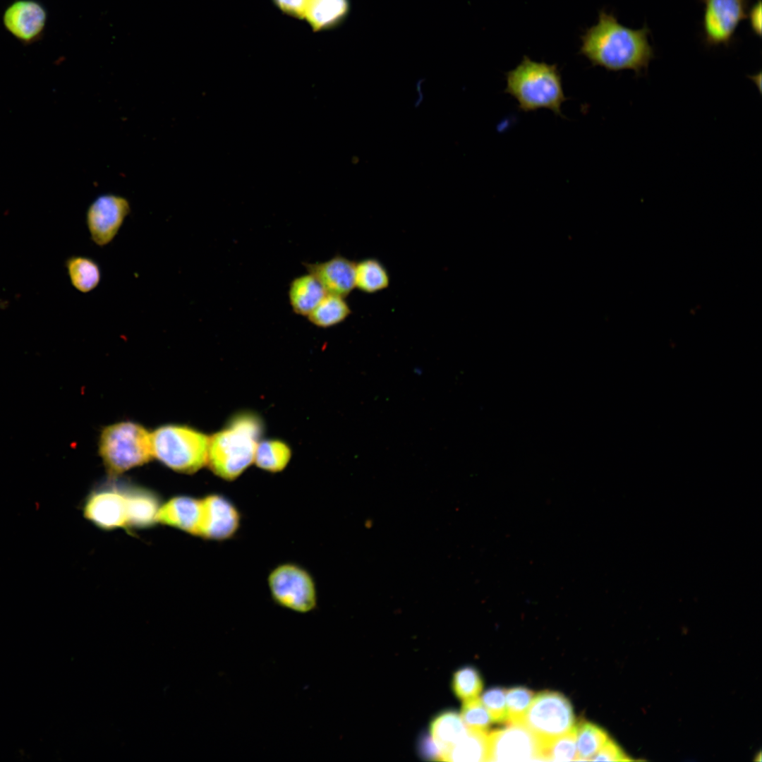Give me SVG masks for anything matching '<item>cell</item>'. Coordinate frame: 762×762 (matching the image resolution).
<instances>
[{
    "label": "cell",
    "instance_id": "cell-1",
    "mask_svg": "<svg viewBox=\"0 0 762 762\" xmlns=\"http://www.w3.org/2000/svg\"><path fill=\"white\" fill-rule=\"evenodd\" d=\"M650 32L646 24L633 30L619 23L613 13L601 10L597 23L581 37L580 54L594 66L612 71L633 70L639 75L654 58Z\"/></svg>",
    "mask_w": 762,
    "mask_h": 762
},
{
    "label": "cell",
    "instance_id": "cell-2",
    "mask_svg": "<svg viewBox=\"0 0 762 762\" xmlns=\"http://www.w3.org/2000/svg\"><path fill=\"white\" fill-rule=\"evenodd\" d=\"M263 429L258 416L243 412L209 437L207 464L214 474L227 481L237 479L253 463Z\"/></svg>",
    "mask_w": 762,
    "mask_h": 762
},
{
    "label": "cell",
    "instance_id": "cell-3",
    "mask_svg": "<svg viewBox=\"0 0 762 762\" xmlns=\"http://www.w3.org/2000/svg\"><path fill=\"white\" fill-rule=\"evenodd\" d=\"M506 81L504 92L516 99L521 111L547 109L564 117L561 107L568 98L556 64L533 61L524 56L514 68L506 73Z\"/></svg>",
    "mask_w": 762,
    "mask_h": 762
},
{
    "label": "cell",
    "instance_id": "cell-4",
    "mask_svg": "<svg viewBox=\"0 0 762 762\" xmlns=\"http://www.w3.org/2000/svg\"><path fill=\"white\" fill-rule=\"evenodd\" d=\"M153 457L169 468L193 473L207 461L209 437L182 425H164L151 434Z\"/></svg>",
    "mask_w": 762,
    "mask_h": 762
},
{
    "label": "cell",
    "instance_id": "cell-5",
    "mask_svg": "<svg viewBox=\"0 0 762 762\" xmlns=\"http://www.w3.org/2000/svg\"><path fill=\"white\" fill-rule=\"evenodd\" d=\"M99 452L109 474L115 477L150 461L151 434L131 421L110 425L102 431Z\"/></svg>",
    "mask_w": 762,
    "mask_h": 762
},
{
    "label": "cell",
    "instance_id": "cell-6",
    "mask_svg": "<svg viewBox=\"0 0 762 762\" xmlns=\"http://www.w3.org/2000/svg\"><path fill=\"white\" fill-rule=\"evenodd\" d=\"M267 586L274 603L299 614H308L318 605V591L310 572L294 562L277 565L268 574Z\"/></svg>",
    "mask_w": 762,
    "mask_h": 762
},
{
    "label": "cell",
    "instance_id": "cell-7",
    "mask_svg": "<svg viewBox=\"0 0 762 762\" xmlns=\"http://www.w3.org/2000/svg\"><path fill=\"white\" fill-rule=\"evenodd\" d=\"M541 742L563 735L576 725L572 706L562 694L545 691L534 696L519 722Z\"/></svg>",
    "mask_w": 762,
    "mask_h": 762
},
{
    "label": "cell",
    "instance_id": "cell-8",
    "mask_svg": "<svg viewBox=\"0 0 762 762\" xmlns=\"http://www.w3.org/2000/svg\"><path fill=\"white\" fill-rule=\"evenodd\" d=\"M128 486L111 479L95 488L85 500V518L105 531L128 529Z\"/></svg>",
    "mask_w": 762,
    "mask_h": 762
},
{
    "label": "cell",
    "instance_id": "cell-9",
    "mask_svg": "<svg viewBox=\"0 0 762 762\" xmlns=\"http://www.w3.org/2000/svg\"><path fill=\"white\" fill-rule=\"evenodd\" d=\"M130 212V202L123 196L107 193L97 197L85 214V224L91 241L99 247L109 245L118 234Z\"/></svg>",
    "mask_w": 762,
    "mask_h": 762
},
{
    "label": "cell",
    "instance_id": "cell-10",
    "mask_svg": "<svg viewBox=\"0 0 762 762\" xmlns=\"http://www.w3.org/2000/svg\"><path fill=\"white\" fill-rule=\"evenodd\" d=\"M704 4L702 20L706 46H729L740 22L747 18L748 0H700Z\"/></svg>",
    "mask_w": 762,
    "mask_h": 762
},
{
    "label": "cell",
    "instance_id": "cell-11",
    "mask_svg": "<svg viewBox=\"0 0 762 762\" xmlns=\"http://www.w3.org/2000/svg\"><path fill=\"white\" fill-rule=\"evenodd\" d=\"M510 724L488 734V761H543L540 741L523 724Z\"/></svg>",
    "mask_w": 762,
    "mask_h": 762
},
{
    "label": "cell",
    "instance_id": "cell-12",
    "mask_svg": "<svg viewBox=\"0 0 762 762\" xmlns=\"http://www.w3.org/2000/svg\"><path fill=\"white\" fill-rule=\"evenodd\" d=\"M201 500L202 516L198 537L224 541L235 536L241 524V514L236 505L229 497L219 493L208 494Z\"/></svg>",
    "mask_w": 762,
    "mask_h": 762
},
{
    "label": "cell",
    "instance_id": "cell-13",
    "mask_svg": "<svg viewBox=\"0 0 762 762\" xmlns=\"http://www.w3.org/2000/svg\"><path fill=\"white\" fill-rule=\"evenodd\" d=\"M48 20L44 6L37 0H14L4 11L5 30L23 45H30L44 35Z\"/></svg>",
    "mask_w": 762,
    "mask_h": 762
},
{
    "label": "cell",
    "instance_id": "cell-14",
    "mask_svg": "<svg viewBox=\"0 0 762 762\" xmlns=\"http://www.w3.org/2000/svg\"><path fill=\"white\" fill-rule=\"evenodd\" d=\"M356 263L344 256L317 263L304 264L308 273L322 284L327 294L346 297L355 288Z\"/></svg>",
    "mask_w": 762,
    "mask_h": 762
},
{
    "label": "cell",
    "instance_id": "cell-15",
    "mask_svg": "<svg viewBox=\"0 0 762 762\" xmlns=\"http://www.w3.org/2000/svg\"><path fill=\"white\" fill-rule=\"evenodd\" d=\"M202 516V500L188 495L170 498L161 504L157 523L198 536Z\"/></svg>",
    "mask_w": 762,
    "mask_h": 762
},
{
    "label": "cell",
    "instance_id": "cell-16",
    "mask_svg": "<svg viewBox=\"0 0 762 762\" xmlns=\"http://www.w3.org/2000/svg\"><path fill=\"white\" fill-rule=\"evenodd\" d=\"M128 529H141L157 523L161 503L154 492L135 485L128 484Z\"/></svg>",
    "mask_w": 762,
    "mask_h": 762
},
{
    "label": "cell",
    "instance_id": "cell-17",
    "mask_svg": "<svg viewBox=\"0 0 762 762\" xmlns=\"http://www.w3.org/2000/svg\"><path fill=\"white\" fill-rule=\"evenodd\" d=\"M349 11V0H309L303 19L314 32L323 31L342 23Z\"/></svg>",
    "mask_w": 762,
    "mask_h": 762
},
{
    "label": "cell",
    "instance_id": "cell-18",
    "mask_svg": "<svg viewBox=\"0 0 762 762\" xmlns=\"http://www.w3.org/2000/svg\"><path fill=\"white\" fill-rule=\"evenodd\" d=\"M326 294L322 284L310 273L294 279L289 289L292 310L302 316H308Z\"/></svg>",
    "mask_w": 762,
    "mask_h": 762
},
{
    "label": "cell",
    "instance_id": "cell-19",
    "mask_svg": "<svg viewBox=\"0 0 762 762\" xmlns=\"http://www.w3.org/2000/svg\"><path fill=\"white\" fill-rule=\"evenodd\" d=\"M460 715L454 711H446L437 716L431 723L432 739L439 749L442 756L461 740L468 733Z\"/></svg>",
    "mask_w": 762,
    "mask_h": 762
},
{
    "label": "cell",
    "instance_id": "cell-20",
    "mask_svg": "<svg viewBox=\"0 0 762 762\" xmlns=\"http://www.w3.org/2000/svg\"><path fill=\"white\" fill-rule=\"evenodd\" d=\"M65 267L71 285L80 293L91 292L101 282V267L89 256L71 255L66 260Z\"/></svg>",
    "mask_w": 762,
    "mask_h": 762
},
{
    "label": "cell",
    "instance_id": "cell-21",
    "mask_svg": "<svg viewBox=\"0 0 762 762\" xmlns=\"http://www.w3.org/2000/svg\"><path fill=\"white\" fill-rule=\"evenodd\" d=\"M441 761L480 762L488 761V734L468 729L467 734L446 752Z\"/></svg>",
    "mask_w": 762,
    "mask_h": 762
},
{
    "label": "cell",
    "instance_id": "cell-22",
    "mask_svg": "<svg viewBox=\"0 0 762 762\" xmlns=\"http://www.w3.org/2000/svg\"><path fill=\"white\" fill-rule=\"evenodd\" d=\"M389 283V274L379 260L368 258L356 263L355 287L362 292L374 294L387 289Z\"/></svg>",
    "mask_w": 762,
    "mask_h": 762
},
{
    "label": "cell",
    "instance_id": "cell-23",
    "mask_svg": "<svg viewBox=\"0 0 762 762\" xmlns=\"http://www.w3.org/2000/svg\"><path fill=\"white\" fill-rule=\"evenodd\" d=\"M351 313L345 298L327 294L307 317L317 327L326 328L343 322Z\"/></svg>",
    "mask_w": 762,
    "mask_h": 762
},
{
    "label": "cell",
    "instance_id": "cell-24",
    "mask_svg": "<svg viewBox=\"0 0 762 762\" xmlns=\"http://www.w3.org/2000/svg\"><path fill=\"white\" fill-rule=\"evenodd\" d=\"M291 456V449L285 442L278 440H267L259 442L253 462L264 471L278 473L286 467Z\"/></svg>",
    "mask_w": 762,
    "mask_h": 762
},
{
    "label": "cell",
    "instance_id": "cell-25",
    "mask_svg": "<svg viewBox=\"0 0 762 762\" xmlns=\"http://www.w3.org/2000/svg\"><path fill=\"white\" fill-rule=\"evenodd\" d=\"M577 761H590L610 738L607 733L589 722L576 725Z\"/></svg>",
    "mask_w": 762,
    "mask_h": 762
},
{
    "label": "cell",
    "instance_id": "cell-26",
    "mask_svg": "<svg viewBox=\"0 0 762 762\" xmlns=\"http://www.w3.org/2000/svg\"><path fill=\"white\" fill-rule=\"evenodd\" d=\"M576 725L567 733L542 744L543 761H577L576 744Z\"/></svg>",
    "mask_w": 762,
    "mask_h": 762
},
{
    "label": "cell",
    "instance_id": "cell-27",
    "mask_svg": "<svg viewBox=\"0 0 762 762\" xmlns=\"http://www.w3.org/2000/svg\"><path fill=\"white\" fill-rule=\"evenodd\" d=\"M452 687L457 697L465 701L478 697L483 689V681L474 667H465L454 675Z\"/></svg>",
    "mask_w": 762,
    "mask_h": 762
},
{
    "label": "cell",
    "instance_id": "cell-28",
    "mask_svg": "<svg viewBox=\"0 0 762 762\" xmlns=\"http://www.w3.org/2000/svg\"><path fill=\"white\" fill-rule=\"evenodd\" d=\"M460 715L466 726L473 730L487 731L492 722L489 712L478 697L464 701Z\"/></svg>",
    "mask_w": 762,
    "mask_h": 762
},
{
    "label": "cell",
    "instance_id": "cell-29",
    "mask_svg": "<svg viewBox=\"0 0 762 762\" xmlns=\"http://www.w3.org/2000/svg\"><path fill=\"white\" fill-rule=\"evenodd\" d=\"M534 693L525 687H517L506 690L507 717L509 723L519 722L528 710Z\"/></svg>",
    "mask_w": 762,
    "mask_h": 762
},
{
    "label": "cell",
    "instance_id": "cell-30",
    "mask_svg": "<svg viewBox=\"0 0 762 762\" xmlns=\"http://www.w3.org/2000/svg\"><path fill=\"white\" fill-rule=\"evenodd\" d=\"M489 712L492 722L508 721L506 689L494 687L487 690L480 698Z\"/></svg>",
    "mask_w": 762,
    "mask_h": 762
},
{
    "label": "cell",
    "instance_id": "cell-31",
    "mask_svg": "<svg viewBox=\"0 0 762 762\" xmlns=\"http://www.w3.org/2000/svg\"><path fill=\"white\" fill-rule=\"evenodd\" d=\"M621 748L610 738L598 751L590 759L593 761H630Z\"/></svg>",
    "mask_w": 762,
    "mask_h": 762
},
{
    "label": "cell",
    "instance_id": "cell-32",
    "mask_svg": "<svg viewBox=\"0 0 762 762\" xmlns=\"http://www.w3.org/2000/svg\"><path fill=\"white\" fill-rule=\"evenodd\" d=\"M275 6L289 16L303 19L309 0H272Z\"/></svg>",
    "mask_w": 762,
    "mask_h": 762
},
{
    "label": "cell",
    "instance_id": "cell-33",
    "mask_svg": "<svg viewBox=\"0 0 762 762\" xmlns=\"http://www.w3.org/2000/svg\"><path fill=\"white\" fill-rule=\"evenodd\" d=\"M750 27L753 32L761 37V1L758 0L754 4L749 13Z\"/></svg>",
    "mask_w": 762,
    "mask_h": 762
},
{
    "label": "cell",
    "instance_id": "cell-34",
    "mask_svg": "<svg viewBox=\"0 0 762 762\" xmlns=\"http://www.w3.org/2000/svg\"><path fill=\"white\" fill-rule=\"evenodd\" d=\"M422 751H423L425 756L440 760V751L432 738H427L423 740Z\"/></svg>",
    "mask_w": 762,
    "mask_h": 762
}]
</instances>
